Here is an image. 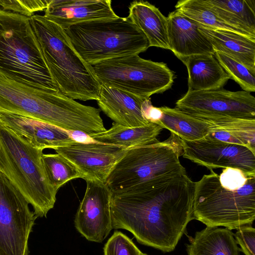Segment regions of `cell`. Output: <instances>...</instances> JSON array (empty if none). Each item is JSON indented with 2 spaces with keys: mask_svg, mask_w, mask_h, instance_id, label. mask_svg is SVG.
<instances>
[{
  "mask_svg": "<svg viewBox=\"0 0 255 255\" xmlns=\"http://www.w3.org/2000/svg\"><path fill=\"white\" fill-rule=\"evenodd\" d=\"M43 15L64 30L84 22L119 17L110 0H50Z\"/></svg>",
  "mask_w": 255,
  "mask_h": 255,
  "instance_id": "9a60e30c",
  "label": "cell"
},
{
  "mask_svg": "<svg viewBox=\"0 0 255 255\" xmlns=\"http://www.w3.org/2000/svg\"><path fill=\"white\" fill-rule=\"evenodd\" d=\"M73 46L88 64L138 55L149 47L143 33L128 18L89 21L64 30Z\"/></svg>",
  "mask_w": 255,
  "mask_h": 255,
  "instance_id": "52a82bcc",
  "label": "cell"
},
{
  "mask_svg": "<svg viewBox=\"0 0 255 255\" xmlns=\"http://www.w3.org/2000/svg\"><path fill=\"white\" fill-rule=\"evenodd\" d=\"M175 105L176 108L205 122L225 119L255 120V98L244 90L187 91Z\"/></svg>",
  "mask_w": 255,
  "mask_h": 255,
  "instance_id": "8fae6325",
  "label": "cell"
},
{
  "mask_svg": "<svg viewBox=\"0 0 255 255\" xmlns=\"http://www.w3.org/2000/svg\"><path fill=\"white\" fill-rule=\"evenodd\" d=\"M50 0H0V9L28 17L45 10Z\"/></svg>",
  "mask_w": 255,
  "mask_h": 255,
  "instance_id": "f546056e",
  "label": "cell"
},
{
  "mask_svg": "<svg viewBox=\"0 0 255 255\" xmlns=\"http://www.w3.org/2000/svg\"><path fill=\"white\" fill-rule=\"evenodd\" d=\"M181 138L172 133L163 141L129 148L115 165L106 184L113 194L128 191L151 180L186 173L179 157Z\"/></svg>",
  "mask_w": 255,
  "mask_h": 255,
  "instance_id": "ba28073f",
  "label": "cell"
},
{
  "mask_svg": "<svg viewBox=\"0 0 255 255\" xmlns=\"http://www.w3.org/2000/svg\"><path fill=\"white\" fill-rule=\"evenodd\" d=\"M69 132L72 138L77 142L83 143L95 142L88 134L84 132L79 131H73Z\"/></svg>",
  "mask_w": 255,
  "mask_h": 255,
  "instance_id": "1f68e13d",
  "label": "cell"
},
{
  "mask_svg": "<svg viewBox=\"0 0 255 255\" xmlns=\"http://www.w3.org/2000/svg\"><path fill=\"white\" fill-rule=\"evenodd\" d=\"M193 218L208 227L230 230L252 225L255 219V172L227 167L211 170L194 182Z\"/></svg>",
  "mask_w": 255,
  "mask_h": 255,
  "instance_id": "7a4b0ae2",
  "label": "cell"
},
{
  "mask_svg": "<svg viewBox=\"0 0 255 255\" xmlns=\"http://www.w3.org/2000/svg\"><path fill=\"white\" fill-rule=\"evenodd\" d=\"M180 60L187 69L188 91L219 89L230 79L214 54L194 55Z\"/></svg>",
  "mask_w": 255,
  "mask_h": 255,
  "instance_id": "ffe728a7",
  "label": "cell"
},
{
  "mask_svg": "<svg viewBox=\"0 0 255 255\" xmlns=\"http://www.w3.org/2000/svg\"><path fill=\"white\" fill-rule=\"evenodd\" d=\"M93 68L101 84L142 100L168 90L175 78L174 72L165 63L146 60L137 54L107 60Z\"/></svg>",
  "mask_w": 255,
  "mask_h": 255,
  "instance_id": "9c48e42d",
  "label": "cell"
},
{
  "mask_svg": "<svg viewBox=\"0 0 255 255\" xmlns=\"http://www.w3.org/2000/svg\"><path fill=\"white\" fill-rule=\"evenodd\" d=\"M42 162L47 180L57 192L69 181L82 178L78 168L60 154L43 153Z\"/></svg>",
  "mask_w": 255,
  "mask_h": 255,
  "instance_id": "4316f807",
  "label": "cell"
},
{
  "mask_svg": "<svg viewBox=\"0 0 255 255\" xmlns=\"http://www.w3.org/2000/svg\"><path fill=\"white\" fill-rule=\"evenodd\" d=\"M182 156L210 170L231 167L255 172V153L246 146L206 136L193 141L181 139Z\"/></svg>",
  "mask_w": 255,
  "mask_h": 255,
  "instance_id": "7c38bea8",
  "label": "cell"
},
{
  "mask_svg": "<svg viewBox=\"0 0 255 255\" xmlns=\"http://www.w3.org/2000/svg\"><path fill=\"white\" fill-rule=\"evenodd\" d=\"M223 21L255 39L254 0H202Z\"/></svg>",
  "mask_w": 255,
  "mask_h": 255,
  "instance_id": "cb8c5ba5",
  "label": "cell"
},
{
  "mask_svg": "<svg viewBox=\"0 0 255 255\" xmlns=\"http://www.w3.org/2000/svg\"><path fill=\"white\" fill-rule=\"evenodd\" d=\"M0 123L26 139L32 146L53 149L76 142L69 131L25 116L0 112Z\"/></svg>",
  "mask_w": 255,
  "mask_h": 255,
  "instance_id": "2e32d148",
  "label": "cell"
},
{
  "mask_svg": "<svg viewBox=\"0 0 255 255\" xmlns=\"http://www.w3.org/2000/svg\"><path fill=\"white\" fill-rule=\"evenodd\" d=\"M142 100L134 95L101 84L98 99L100 110L114 123L130 127H139L150 123L141 111Z\"/></svg>",
  "mask_w": 255,
  "mask_h": 255,
  "instance_id": "ac0fdd59",
  "label": "cell"
},
{
  "mask_svg": "<svg viewBox=\"0 0 255 255\" xmlns=\"http://www.w3.org/2000/svg\"><path fill=\"white\" fill-rule=\"evenodd\" d=\"M128 149L97 142L77 141L54 149L78 168L82 178L105 183L115 165Z\"/></svg>",
  "mask_w": 255,
  "mask_h": 255,
  "instance_id": "5bb4252c",
  "label": "cell"
},
{
  "mask_svg": "<svg viewBox=\"0 0 255 255\" xmlns=\"http://www.w3.org/2000/svg\"><path fill=\"white\" fill-rule=\"evenodd\" d=\"M29 203L0 170V255H28V241L37 217Z\"/></svg>",
  "mask_w": 255,
  "mask_h": 255,
  "instance_id": "30bf717a",
  "label": "cell"
},
{
  "mask_svg": "<svg viewBox=\"0 0 255 255\" xmlns=\"http://www.w3.org/2000/svg\"><path fill=\"white\" fill-rule=\"evenodd\" d=\"M194 190V182L185 173L112 193V228L129 231L141 244L172 252L193 219Z\"/></svg>",
  "mask_w": 255,
  "mask_h": 255,
  "instance_id": "6da1fadb",
  "label": "cell"
},
{
  "mask_svg": "<svg viewBox=\"0 0 255 255\" xmlns=\"http://www.w3.org/2000/svg\"><path fill=\"white\" fill-rule=\"evenodd\" d=\"M160 114L155 122L163 128L177 135L181 139L193 141L205 137L213 126L180 110L168 107H159Z\"/></svg>",
  "mask_w": 255,
  "mask_h": 255,
  "instance_id": "d4e9b609",
  "label": "cell"
},
{
  "mask_svg": "<svg viewBox=\"0 0 255 255\" xmlns=\"http://www.w3.org/2000/svg\"><path fill=\"white\" fill-rule=\"evenodd\" d=\"M139 255H147L145 254H144V253H142V252H141V253L139 254Z\"/></svg>",
  "mask_w": 255,
  "mask_h": 255,
  "instance_id": "d6a6232c",
  "label": "cell"
},
{
  "mask_svg": "<svg viewBox=\"0 0 255 255\" xmlns=\"http://www.w3.org/2000/svg\"><path fill=\"white\" fill-rule=\"evenodd\" d=\"M43 150L0 123V170L18 189L37 217H46L56 201L42 162Z\"/></svg>",
  "mask_w": 255,
  "mask_h": 255,
  "instance_id": "8992f818",
  "label": "cell"
},
{
  "mask_svg": "<svg viewBox=\"0 0 255 255\" xmlns=\"http://www.w3.org/2000/svg\"><path fill=\"white\" fill-rule=\"evenodd\" d=\"M162 127L154 123L130 127L116 123L104 131L89 135L95 142L111 144L126 149L144 145L157 140Z\"/></svg>",
  "mask_w": 255,
  "mask_h": 255,
  "instance_id": "7402d4cb",
  "label": "cell"
},
{
  "mask_svg": "<svg viewBox=\"0 0 255 255\" xmlns=\"http://www.w3.org/2000/svg\"><path fill=\"white\" fill-rule=\"evenodd\" d=\"M141 251L132 240L119 231H115L104 248V255H139Z\"/></svg>",
  "mask_w": 255,
  "mask_h": 255,
  "instance_id": "f1b7e54d",
  "label": "cell"
},
{
  "mask_svg": "<svg viewBox=\"0 0 255 255\" xmlns=\"http://www.w3.org/2000/svg\"><path fill=\"white\" fill-rule=\"evenodd\" d=\"M0 112L33 118L68 131L88 132L93 107L82 105L60 91H41L11 80L0 73Z\"/></svg>",
  "mask_w": 255,
  "mask_h": 255,
  "instance_id": "5b68a950",
  "label": "cell"
},
{
  "mask_svg": "<svg viewBox=\"0 0 255 255\" xmlns=\"http://www.w3.org/2000/svg\"><path fill=\"white\" fill-rule=\"evenodd\" d=\"M169 50L179 59L194 55L215 54L207 38L198 26L179 11L167 17Z\"/></svg>",
  "mask_w": 255,
  "mask_h": 255,
  "instance_id": "e0dca14e",
  "label": "cell"
},
{
  "mask_svg": "<svg viewBox=\"0 0 255 255\" xmlns=\"http://www.w3.org/2000/svg\"><path fill=\"white\" fill-rule=\"evenodd\" d=\"M188 255H240L234 234L227 228L208 227L189 237Z\"/></svg>",
  "mask_w": 255,
  "mask_h": 255,
  "instance_id": "603a6c76",
  "label": "cell"
},
{
  "mask_svg": "<svg viewBox=\"0 0 255 255\" xmlns=\"http://www.w3.org/2000/svg\"><path fill=\"white\" fill-rule=\"evenodd\" d=\"M29 18L60 91L73 100L97 101L101 84L93 66L78 53L65 30L44 15L34 14Z\"/></svg>",
  "mask_w": 255,
  "mask_h": 255,
  "instance_id": "3957f363",
  "label": "cell"
},
{
  "mask_svg": "<svg viewBox=\"0 0 255 255\" xmlns=\"http://www.w3.org/2000/svg\"><path fill=\"white\" fill-rule=\"evenodd\" d=\"M198 29L210 42L215 52L222 53L255 72V39L226 29L199 26Z\"/></svg>",
  "mask_w": 255,
  "mask_h": 255,
  "instance_id": "d6986e66",
  "label": "cell"
},
{
  "mask_svg": "<svg viewBox=\"0 0 255 255\" xmlns=\"http://www.w3.org/2000/svg\"><path fill=\"white\" fill-rule=\"evenodd\" d=\"M0 73L15 82L56 93L29 18L0 9Z\"/></svg>",
  "mask_w": 255,
  "mask_h": 255,
  "instance_id": "277c9868",
  "label": "cell"
},
{
  "mask_svg": "<svg viewBox=\"0 0 255 255\" xmlns=\"http://www.w3.org/2000/svg\"><path fill=\"white\" fill-rule=\"evenodd\" d=\"M128 18L145 35L149 47L169 49L167 18L158 8L148 1L130 3Z\"/></svg>",
  "mask_w": 255,
  "mask_h": 255,
  "instance_id": "44dd1931",
  "label": "cell"
},
{
  "mask_svg": "<svg viewBox=\"0 0 255 255\" xmlns=\"http://www.w3.org/2000/svg\"><path fill=\"white\" fill-rule=\"evenodd\" d=\"M175 7L176 10L199 26L211 29L228 30L251 37L225 23L203 2L202 0H179Z\"/></svg>",
  "mask_w": 255,
  "mask_h": 255,
  "instance_id": "484cf974",
  "label": "cell"
},
{
  "mask_svg": "<svg viewBox=\"0 0 255 255\" xmlns=\"http://www.w3.org/2000/svg\"><path fill=\"white\" fill-rule=\"evenodd\" d=\"M85 181L86 189L75 216V226L87 240L101 243L113 229L110 208L112 193L105 183Z\"/></svg>",
  "mask_w": 255,
  "mask_h": 255,
  "instance_id": "4fadbf2b",
  "label": "cell"
},
{
  "mask_svg": "<svg viewBox=\"0 0 255 255\" xmlns=\"http://www.w3.org/2000/svg\"><path fill=\"white\" fill-rule=\"evenodd\" d=\"M214 55L230 78L236 82L244 91L250 93L255 91V72L222 53L216 52Z\"/></svg>",
  "mask_w": 255,
  "mask_h": 255,
  "instance_id": "83f0119b",
  "label": "cell"
},
{
  "mask_svg": "<svg viewBox=\"0 0 255 255\" xmlns=\"http://www.w3.org/2000/svg\"><path fill=\"white\" fill-rule=\"evenodd\" d=\"M240 251L245 255H255V229L252 225L243 226L234 234Z\"/></svg>",
  "mask_w": 255,
  "mask_h": 255,
  "instance_id": "4dcf8cb0",
  "label": "cell"
}]
</instances>
